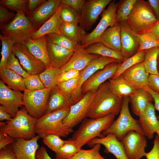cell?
<instances>
[{
    "instance_id": "obj_1",
    "label": "cell",
    "mask_w": 159,
    "mask_h": 159,
    "mask_svg": "<svg viewBox=\"0 0 159 159\" xmlns=\"http://www.w3.org/2000/svg\"><path fill=\"white\" fill-rule=\"evenodd\" d=\"M122 99L110 91L108 81H107L97 90L95 98L90 107L87 117L95 119L103 117L111 114L117 115L120 111Z\"/></svg>"
},
{
    "instance_id": "obj_2",
    "label": "cell",
    "mask_w": 159,
    "mask_h": 159,
    "mask_svg": "<svg viewBox=\"0 0 159 159\" xmlns=\"http://www.w3.org/2000/svg\"><path fill=\"white\" fill-rule=\"evenodd\" d=\"M116 116L111 114L101 118H86L70 138L76 146L81 148L93 139L103 137L102 132L110 125Z\"/></svg>"
},
{
    "instance_id": "obj_3",
    "label": "cell",
    "mask_w": 159,
    "mask_h": 159,
    "mask_svg": "<svg viewBox=\"0 0 159 159\" xmlns=\"http://www.w3.org/2000/svg\"><path fill=\"white\" fill-rule=\"evenodd\" d=\"M70 107H65L45 114L37 119L34 128L36 134L42 138L50 134L56 135L60 137H66L73 132L72 129L64 125L62 122L68 115Z\"/></svg>"
},
{
    "instance_id": "obj_4",
    "label": "cell",
    "mask_w": 159,
    "mask_h": 159,
    "mask_svg": "<svg viewBox=\"0 0 159 159\" xmlns=\"http://www.w3.org/2000/svg\"><path fill=\"white\" fill-rule=\"evenodd\" d=\"M37 119L30 115L25 107L19 110L15 116L6 122H0V131L14 139H31L36 136L35 126Z\"/></svg>"
},
{
    "instance_id": "obj_5",
    "label": "cell",
    "mask_w": 159,
    "mask_h": 159,
    "mask_svg": "<svg viewBox=\"0 0 159 159\" xmlns=\"http://www.w3.org/2000/svg\"><path fill=\"white\" fill-rule=\"evenodd\" d=\"M129 102V97L122 98L119 115L108 128L102 132L101 134L103 137L109 134H113L120 141L127 132L131 131H135L144 135L139 120L133 118L130 114L128 107Z\"/></svg>"
},
{
    "instance_id": "obj_6",
    "label": "cell",
    "mask_w": 159,
    "mask_h": 159,
    "mask_svg": "<svg viewBox=\"0 0 159 159\" xmlns=\"http://www.w3.org/2000/svg\"><path fill=\"white\" fill-rule=\"evenodd\" d=\"M16 12L12 20L1 27L0 29L3 35L11 38L15 43L24 42L31 37L38 29L24 11H19Z\"/></svg>"
},
{
    "instance_id": "obj_7",
    "label": "cell",
    "mask_w": 159,
    "mask_h": 159,
    "mask_svg": "<svg viewBox=\"0 0 159 159\" xmlns=\"http://www.w3.org/2000/svg\"><path fill=\"white\" fill-rule=\"evenodd\" d=\"M158 21L148 1L137 0L126 22L140 34L148 31Z\"/></svg>"
},
{
    "instance_id": "obj_8",
    "label": "cell",
    "mask_w": 159,
    "mask_h": 159,
    "mask_svg": "<svg viewBox=\"0 0 159 159\" xmlns=\"http://www.w3.org/2000/svg\"><path fill=\"white\" fill-rule=\"evenodd\" d=\"M51 90L44 87L37 90L26 89L24 91V106L30 115L38 119L45 114Z\"/></svg>"
},
{
    "instance_id": "obj_9",
    "label": "cell",
    "mask_w": 159,
    "mask_h": 159,
    "mask_svg": "<svg viewBox=\"0 0 159 159\" xmlns=\"http://www.w3.org/2000/svg\"><path fill=\"white\" fill-rule=\"evenodd\" d=\"M118 2L112 0L107 8L103 11L101 18L96 27L90 33H87L82 39L80 44L82 47L85 48L98 42L101 35L107 28L117 24L116 11Z\"/></svg>"
},
{
    "instance_id": "obj_10",
    "label": "cell",
    "mask_w": 159,
    "mask_h": 159,
    "mask_svg": "<svg viewBox=\"0 0 159 159\" xmlns=\"http://www.w3.org/2000/svg\"><path fill=\"white\" fill-rule=\"evenodd\" d=\"M97 91V90L87 92L80 100L70 107L68 115L62 121L64 125L72 129L87 117L90 107L95 98Z\"/></svg>"
},
{
    "instance_id": "obj_11",
    "label": "cell",
    "mask_w": 159,
    "mask_h": 159,
    "mask_svg": "<svg viewBox=\"0 0 159 159\" xmlns=\"http://www.w3.org/2000/svg\"><path fill=\"white\" fill-rule=\"evenodd\" d=\"M12 53L18 58L23 69L30 75L39 74L47 69L42 61L29 52L24 42L15 43Z\"/></svg>"
},
{
    "instance_id": "obj_12",
    "label": "cell",
    "mask_w": 159,
    "mask_h": 159,
    "mask_svg": "<svg viewBox=\"0 0 159 159\" xmlns=\"http://www.w3.org/2000/svg\"><path fill=\"white\" fill-rule=\"evenodd\" d=\"M145 137L135 131H131L120 141L128 159H141L145 156V149L147 146Z\"/></svg>"
},
{
    "instance_id": "obj_13",
    "label": "cell",
    "mask_w": 159,
    "mask_h": 159,
    "mask_svg": "<svg viewBox=\"0 0 159 159\" xmlns=\"http://www.w3.org/2000/svg\"><path fill=\"white\" fill-rule=\"evenodd\" d=\"M112 0H87L80 14L79 25L85 30H89Z\"/></svg>"
},
{
    "instance_id": "obj_14",
    "label": "cell",
    "mask_w": 159,
    "mask_h": 159,
    "mask_svg": "<svg viewBox=\"0 0 159 159\" xmlns=\"http://www.w3.org/2000/svg\"><path fill=\"white\" fill-rule=\"evenodd\" d=\"M115 62H121L114 58L100 55L92 60L85 68L80 71L73 105L80 100L84 95L81 91L84 82L97 71L103 69L107 65Z\"/></svg>"
},
{
    "instance_id": "obj_15",
    "label": "cell",
    "mask_w": 159,
    "mask_h": 159,
    "mask_svg": "<svg viewBox=\"0 0 159 159\" xmlns=\"http://www.w3.org/2000/svg\"><path fill=\"white\" fill-rule=\"evenodd\" d=\"M0 104L12 118L24 106L23 94L13 90L0 80Z\"/></svg>"
},
{
    "instance_id": "obj_16",
    "label": "cell",
    "mask_w": 159,
    "mask_h": 159,
    "mask_svg": "<svg viewBox=\"0 0 159 159\" xmlns=\"http://www.w3.org/2000/svg\"><path fill=\"white\" fill-rule=\"evenodd\" d=\"M122 62H115L109 64L103 69L95 73L82 85L81 91L84 95L92 91L97 90L107 80L111 79L115 74Z\"/></svg>"
},
{
    "instance_id": "obj_17",
    "label": "cell",
    "mask_w": 159,
    "mask_h": 159,
    "mask_svg": "<svg viewBox=\"0 0 159 159\" xmlns=\"http://www.w3.org/2000/svg\"><path fill=\"white\" fill-rule=\"evenodd\" d=\"M121 52L125 59L134 55L138 52L140 44L137 33L126 22L120 23Z\"/></svg>"
},
{
    "instance_id": "obj_18",
    "label": "cell",
    "mask_w": 159,
    "mask_h": 159,
    "mask_svg": "<svg viewBox=\"0 0 159 159\" xmlns=\"http://www.w3.org/2000/svg\"><path fill=\"white\" fill-rule=\"evenodd\" d=\"M38 135L29 140L17 138L11 144L16 159H36V154L39 145Z\"/></svg>"
},
{
    "instance_id": "obj_19",
    "label": "cell",
    "mask_w": 159,
    "mask_h": 159,
    "mask_svg": "<svg viewBox=\"0 0 159 159\" xmlns=\"http://www.w3.org/2000/svg\"><path fill=\"white\" fill-rule=\"evenodd\" d=\"M155 110L154 105L150 103L138 116L143 134L149 139L153 137L159 129V118L156 116Z\"/></svg>"
},
{
    "instance_id": "obj_20",
    "label": "cell",
    "mask_w": 159,
    "mask_h": 159,
    "mask_svg": "<svg viewBox=\"0 0 159 159\" xmlns=\"http://www.w3.org/2000/svg\"><path fill=\"white\" fill-rule=\"evenodd\" d=\"M96 144H100L105 147L104 152L112 154L116 159H128L122 145L113 134H110L101 138H96L92 140L88 145L92 147Z\"/></svg>"
},
{
    "instance_id": "obj_21",
    "label": "cell",
    "mask_w": 159,
    "mask_h": 159,
    "mask_svg": "<svg viewBox=\"0 0 159 159\" xmlns=\"http://www.w3.org/2000/svg\"><path fill=\"white\" fill-rule=\"evenodd\" d=\"M47 49L51 67L58 69L63 67L69 61L74 52L47 40Z\"/></svg>"
},
{
    "instance_id": "obj_22",
    "label": "cell",
    "mask_w": 159,
    "mask_h": 159,
    "mask_svg": "<svg viewBox=\"0 0 159 159\" xmlns=\"http://www.w3.org/2000/svg\"><path fill=\"white\" fill-rule=\"evenodd\" d=\"M61 4L60 0L46 1L28 17L37 27H39L54 13Z\"/></svg>"
},
{
    "instance_id": "obj_23",
    "label": "cell",
    "mask_w": 159,
    "mask_h": 159,
    "mask_svg": "<svg viewBox=\"0 0 159 159\" xmlns=\"http://www.w3.org/2000/svg\"><path fill=\"white\" fill-rule=\"evenodd\" d=\"M99 56L88 53L85 48L82 47L74 52L69 61L60 69L61 73L71 69L80 71L92 60Z\"/></svg>"
},
{
    "instance_id": "obj_24",
    "label": "cell",
    "mask_w": 159,
    "mask_h": 159,
    "mask_svg": "<svg viewBox=\"0 0 159 159\" xmlns=\"http://www.w3.org/2000/svg\"><path fill=\"white\" fill-rule=\"evenodd\" d=\"M47 39L46 36L33 39L30 37L25 42L29 52L37 59L42 61L47 68L51 67L47 49Z\"/></svg>"
},
{
    "instance_id": "obj_25",
    "label": "cell",
    "mask_w": 159,
    "mask_h": 159,
    "mask_svg": "<svg viewBox=\"0 0 159 159\" xmlns=\"http://www.w3.org/2000/svg\"><path fill=\"white\" fill-rule=\"evenodd\" d=\"M149 74L146 71L143 62H141L129 68L121 75L132 85L140 88L148 86Z\"/></svg>"
},
{
    "instance_id": "obj_26",
    "label": "cell",
    "mask_w": 159,
    "mask_h": 159,
    "mask_svg": "<svg viewBox=\"0 0 159 159\" xmlns=\"http://www.w3.org/2000/svg\"><path fill=\"white\" fill-rule=\"evenodd\" d=\"M108 81L110 91L121 98L130 97L135 94L139 88L130 83L121 75L114 79H110Z\"/></svg>"
},
{
    "instance_id": "obj_27",
    "label": "cell",
    "mask_w": 159,
    "mask_h": 159,
    "mask_svg": "<svg viewBox=\"0 0 159 159\" xmlns=\"http://www.w3.org/2000/svg\"><path fill=\"white\" fill-rule=\"evenodd\" d=\"M129 98L132 111L137 116L144 110L149 104L154 101L151 95L143 88H139Z\"/></svg>"
},
{
    "instance_id": "obj_28",
    "label": "cell",
    "mask_w": 159,
    "mask_h": 159,
    "mask_svg": "<svg viewBox=\"0 0 159 159\" xmlns=\"http://www.w3.org/2000/svg\"><path fill=\"white\" fill-rule=\"evenodd\" d=\"M115 50L121 51L120 23L107 28L101 35L98 42Z\"/></svg>"
},
{
    "instance_id": "obj_29",
    "label": "cell",
    "mask_w": 159,
    "mask_h": 159,
    "mask_svg": "<svg viewBox=\"0 0 159 159\" xmlns=\"http://www.w3.org/2000/svg\"><path fill=\"white\" fill-rule=\"evenodd\" d=\"M71 105L69 100L57 85L51 89L45 114Z\"/></svg>"
},
{
    "instance_id": "obj_30",
    "label": "cell",
    "mask_w": 159,
    "mask_h": 159,
    "mask_svg": "<svg viewBox=\"0 0 159 159\" xmlns=\"http://www.w3.org/2000/svg\"><path fill=\"white\" fill-rule=\"evenodd\" d=\"M62 7L60 4L53 15L33 33L32 39H35L50 34L59 33L58 28Z\"/></svg>"
},
{
    "instance_id": "obj_31",
    "label": "cell",
    "mask_w": 159,
    "mask_h": 159,
    "mask_svg": "<svg viewBox=\"0 0 159 159\" xmlns=\"http://www.w3.org/2000/svg\"><path fill=\"white\" fill-rule=\"evenodd\" d=\"M1 80L10 88L24 91L26 90L24 78L18 74L7 68L0 72Z\"/></svg>"
},
{
    "instance_id": "obj_32",
    "label": "cell",
    "mask_w": 159,
    "mask_h": 159,
    "mask_svg": "<svg viewBox=\"0 0 159 159\" xmlns=\"http://www.w3.org/2000/svg\"><path fill=\"white\" fill-rule=\"evenodd\" d=\"M58 30L59 33L80 44L83 37L87 34L78 24L65 22L60 18Z\"/></svg>"
},
{
    "instance_id": "obj_33",
    "label": "cell",
    "mask_w": 159,
    "mask_h": 159,
    "mask_svg": "<svg viewBox=\"0 0 159 159\" xmlns=\"http://www.w3.org/2000/svg\"><path fill=\"white\" fill-rule=\"evenodd\" d=\"M85 49L89 53L114 58L122 62L125 59L121 51L112 49L100 42L93 43Z\"/></svg>"
},
{
    "instance_id": "obj_34",
    "label": "cell",
    "mask_w": 159,
    "mask_h": 159,
    "mask_svg": "<svg viewBox=\"0 0 159 159\" xmlns=\"http://www.w3.org/2000/svg\"><path fill=\"white\" fill-rule=\"evenodd\" d=\"M46 36L49 41L74 52L82 47L80 44L61 33H53Z\"/></svg>"
},
{
    "instance_id": "obj_35",
    "label": "cell",
    "mask_w": 159,
    "mask_h": 159,
    "mask_svg": "<svg viewBox=\"0 0 159 159\" xmlns=\"http://www.w3.org/2000/svg\"><path fill=\"white\" fill-rule=\"evenodd\" d=\"M159 46L145 50L144 61L145 69L150 74H159L157 68V56Z\"/></svg>"
},
{
    "instance_id": "obj_36",
    "label": "cell",
    "mask_w": 159,
    "mask_h": 159,
    "mask_svg": "<svg viewBox=\"0 0 159 159\" xmlns=\"http://www.w3.org/2000/svg\"><path fill=\"white\" fill-rule=\"evenodd\" d=\"M60 74V69L51 67L47 68L39 76L45 87L52 89L58 83V78Z\"/></svg>"
},
{
    "instance_id": "obj_37",
    "label": "cell",
    "mask_w": 159,
    "mask_h": 159,
    "mask_svg": "<svg viewBox=\"0 0 159 159\" xmlns=\"http://www.w3.org/2000/svg\"><path fill=\"white\" fill-rule=\"evenodd\" d=\"M137 0H121L118 2L116 19L119 23L126 22Z\"/></svg>"
},
{
    "instance_id": "obj_38",
    "label": "cell",
    "mask_w": 159,
    "mask_h": 159,
    "mask_svg": "<svg viewBox=\"0 0 159 159\" xmlns=\"http://www.w3.org/2000/svg\"><path fill=\"white\" fill-rule=\"evenodd\" d=\"M145 50L138 51L134 55L126 59L122 62L118 68L113 77L111 78L114 79L120 75L124 71L135 64L143 62Z\"/></svg>"
},
{
    "instance_id": "obj_39",
    "label": "cell",
    "mask_w": 159,
    "mask_h": 159,
    "mask_svg": "<svg viewBox=\"0 0 159 159\" xmlns=\"http://www.w3.org/2000/svg\"><path fill=\"white\" fill-rule=\"evenodd\" d=\"M136 35L140 44L138 51L159 46L158 38L149 30L142 33H137Z\"/></svg>"
},
{
    "instance_id": "obj_40",
    "label": "cell",
    "mask_w": 159,
    "mask_h": 159,
    "mask_svg": "<svg viewBox=\"0 0 159 159\" xmlns=\"http://www.w3.org/2000/svg\"><path fill=\"white\" fill-rule=\"evenodd\" d=\"M1 42V59L0 62V72L5 68L7 60L12 52V49L15 43L11 38L2 34L0 35Z\"/></svg>"
},
{
    "instance_id": "obj_41",
    "label": "cell",
    "mask_w": 159,
    "mask_h": 159,
    "mask_svg": "<svg viewBox=\"0 0 159 159\" xmlns=\"http://www.w3.org/2000/svg\"><path fill=\"white\" fill-rule=\"evenodd\" d=\"M81 149L76 146L69 138L65 140L64 144L55 153V159H69Z\"/></svg>"
},
{
    "instance_id": "obj_42",
    "label": "cell",
    "mask_w": 159,
    "mask_h": 159,
    "mask_svg": "<svg viewBox=\"0 0 159 159\" xmlns=\"http://www.w3.org/2000/svg\"><path fill=\"white\" fill-rule=\"evenodd\" d=\"M78 80L79 77L59 83L57 85L62 92L69 100L72 105L73 104L74 98L77 89Z\"/></svg>"
},
{
    "instance_id": "obj_43",
    "label": "cell",
    "mask_w": 159,
    "mask_h": 159,
    "mask_svg": "<svg viewBox=\"0 0 159 159\" xmlns=\"http://www.w3.org/2000/svg\"><path fill=\"white\" fill-rule=\"evenodd\" d=\"M101 145L96 144L89 150L81 149L69 159H106L100 153Z\"/></svg>"
},
{
    "instance_id": "obj_44",
    "label": "cell",
    "mask_w": 159,
    "mask_h": 159,
    "mask_svg": "<svg viewBox=\"0 0 159 159\" xmlns=\"http://www.w3.org/2000/svg\"><path fill=\"white\" fill-rule=\"evenodd\" d=\"M62 4L60 19L65 22L79 24L80 20V14L71 6Z\"/></svg>"
},
{
    "instance_id": "obj_45",
    "label": "cell",
    "mask_w": 159,
    "mask_h": 159,
    "mask_svg": "<svg viewBox=\"0 0 159 159\" xmlns=\"http://www.w3.org/2000/svg\"><path fill=\"white\" fill-rule=\"evenodd\" d=\"M42 138L44 144L55 153L59 151L65 143V140L55 134H48Z\"/></svg>"
},
{
    "instance_id": "obj_46",
    "label": "cell",
    "mask_w": 159,
    "mask_h": 159,
    "mask_svg": "<svg viewBox=\"0 0 159 159\" xmlns=\"http://www.w3.org/2000/svg\"><path fill=\"white\" fill-rule=\"evenodd\" d=\"M20 64L18 58L12 52L7 60L5 67L11 69L25 78L30 74L23 69Z\"/></svg>"
},
{
    "instance_id": "obj_47",
    "label": "cell",
    "mask_w": 159,
    "mask_h": 159,
    "mask_svg": "<svg viewBox=\"0 0 159 159\" xmlns=\"http://www.w3.org/2000/svg\"><path fill=\"white\" fill-rule=\"evenodd\" d=\"M28 1L27 0H1L0 4L16 12L22 11L28 14L27 8Z\"/></svg>"
},
{
    "instance_id": "obj_48",
    "label": "cell",
    "mask_w": 159,
    "mask_h": 159,
    "mask_svg": "<svg viewBox=\"0 0 159 159\" xmlns=\"http://www.w3.org/2000/svg\"><path fill=\"white\" fill-rule=\"evenodd\" d=\"M26 88L30 90H39L44 88L39 74L29 75L24 78Z\"/></svg>"
},
{
    "instance_id": "obj_49",
    "label": "cell",
    "mask_w": 159,
    "mask_h": 159,
    "mask_svg": "<svg viewBox=\"0 0 159 159\" xmlns=\"http://www.w3.org/2000/svg\"><path fill=\"white\" fill-rule=\"evenodd\" d=\"M85 0H60L61 4L69 6L81 14Z\"/></svg>"
},
{
    "instance_id": "obj_50",
    "label": "cell",
    "mask_w": 159,
    "mask_h": 159,
    "mask_svg": "<svg viewBox=\"0 0 159 159\" xmlns=\"http://www.w3.org/2000/svg\"><path fill=\"white\" fill-rule=\"evenodd\" d=\"M80 73V71L73 69L62 73L59 77L58 83L77 78L79 77Z\"/></svg>"
},
{
    "instance_id": "obj_51",
    "label": "cell",
    "mask_w": 159,
    "mask_h": 159,
    "mask_svg": "<svg viewBox=\"0 0 159 159\" xmlns=\"http://www.w3.org/2000/svg\"><path fill=\"white\" fill-rule=\"evenodd\" d=\"M153 143L152 149L145 154L147 159H159V138L158 135L155 136Z\"/></svg>"
},
{
    "instance_id": "obj_52",
    "label": "cell",
    "mask_w": 159,
    "mask_h": 159,
    "mask_svg": "<svg viewBox=\"0 0 159 159\" xmlns=\"http://www.w3.org/2000/svg\"><path fill=\"white\" fill-rule=\"evenodd\" d=\"M16 14L9 11L2 5H0V27L9 20L14 18Z\"/></svg>"
},
{
    "instance_id": "obj_53",
    "label": "cell",
    "mask_w": 159,
    "mask_h": 159,
    "mask_svg": "<svg viewBox=\"0 0 159 159\" xmlns=\"http://www.w3.org/2000/svg\"><path fill=\"white\" fill-rule=\"evenodd\" d=\"M148 86L152 90L159 93V74H149Z\"/></svg>"
},
{
    "instance_id": "obj_54",
    "label": "cell",
    "mask_w": 159,
    "mask_h": 159,
    "mask_svg": "<svg viewBox=\"0 0 159 159\" xmlns=\"http://www.w3.org/2000/svg\"><path fill=\"white\" fill-rule=\"evenodd\" d=\"M0 159H16L11 145L0 150Z\"/></svg>"
},
{
    "instance_id": "obj_55",
    "label": "cell",
    "mask_w": 159,
    "mask_h": 159,
    "mask_svg": "<svg viewBox=\"0 0 159 159\" xmlns=\"http://www.w3.org/2000/svg\"><path fill=\"white\" fill-rule=\"evenodd\" d=\"M14 140L5 133L0 131V150L12 144Z\"/></svg>"
},
{
    "instance_id": "obj_56",
    "label": "cell",
    "mask_w": 159,
    "mask_h": 159,
    "mask_svg": "<svg viewBox=\"0 0 159 159\" xmlns=\"http://www.w3.org/2000/svg\"><path fill=\"white\" fill-rule=\"evenodd\" d=\"M46 0H29L27 5L28 14H31Z\"/></svg>"
},
{
    "instance_id": "obj_57",
    "label": "cell",
    "mask_w": 159,
    "mask_h": 159,
    "mask_svg": "<svg viewBox=\"0 0 159 159\" xmlns=\"http://www.w3.org/2000/svg\"><path fill=\"white\" fill-rule=\"evenodd\" d=\"M36 159H52L48 154L46 148L42 146L37 150Z\"/></svg>"
},
{
    "instance_id": "obj_58",
    "label": "cell",
    "mask_w": 159,
    "mask_h": 159,
    "mask_svg": "<svg viewBox=\"0 0 159 159\" xmlns=\"http://www.w3.org/2000/svg\"><path fill=\"white\" fill-rule=\"evenodd\" d=\"M143 88L151 95L154 99L155 109L159 112V93L152 90L148 86Z\"/></svg>"
},
{
    "instance_id": "obj_59",
    "label": "cell",
    "mask_w": 159,
    "mask_h": 159,
    "mask_svg": "<svg viewBox=\"0 0 159 159\" xmlns=\"http://www.w3.org/2000/svg\"><path fill=\"white\" fill-rule=\"evenodd\" d=\"M147 1L157 19L159 20V0H148Z\"/></svg>"
},
{
    "instance_id": "obj_60",
    "label": "cell",
    "mask_w": 159,
    "mask_h": 159,
    "mask_svg": "<svg viewBox=\"0 0 159 159\" xmlns=\"http://www.w3.org/2000/svg\"><path fill=\"white\" fill-rule=\"evenodd\" d=\"M11 116L7 112L3 107L0 105V120L3 121L6 120L7 121L11 120L12 119Z\"/></svg>"
},
{
    "instance_id": "obj_61",
    "label": "cell",
    "mask_w": 159,
    "mask_h": 159,
    "mask_svg": "<svg viewBox=\"0 0 159 159\" xmlns=\"http://www.w3.org/2000/svg\"><path fill=\"white\" fill-rule=\"evenodd\" d=\"M148 30L152 32L158 39L159 38V20Z\"/></svg>"
},
{
    "instance_id": "obj_62",
    "label": "cell",
    "mask_w": 159,
    "mask_h": 159,
    "mask_svg": "<svg viewBox=\"0 0 159 159\" xmlns=\"http://www.w3.org/2000/svg\"><path fill=\"white\" fill-rule=\"evenodd\" d=\"M157 70L159 74V51L157 55Z\"/></svg>"
},
{
    "instance_id": "obj_63",
    "label": "cell",
    "mask_w": 159,
    "mask_h": 159,
    "mask_svg": "<svg viewBox=\"0 0 159 159\" xmlns=\"http://www.w3.org/2000/svg\"><path fill=\"white\" fill-rule=\"evenodd\" d=\"M156 133L157 134V135H158L159 138V129L158 130Z\"/></svg>"
},
{
    "instance_id": "obj_64",
    "label": "cell",
    "mask_w": 159,
    "mask_h": 159,
    "mask_svg": "<svg viewBox=\"0 0 159 159\" xmlns=\"http://www.w3.org/2000/svg\"><path fill=\"white\" fill-rule=\"evenodd\" d=\"M158 42L159 43V39H158Z\"/></svg>"
}]
</instances>
